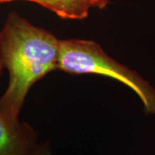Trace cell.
Masks as SVG:
<instances>
[{"mask_svg":"<svg viewBox=\"0 0 155 155\" xmlns=\"http://www.w3.org/2000/svg\"><path fill=\"white\" fill-rule=\"evenodd\" d=\"M61 39L32 24L16 11L9 13L0 31V54L9 84L0 97V111L11 123L19 115L35 84L58 69Z\"/></svg>","mask_w":155,"mask_h":155,"instance_id":"cell-1","label":"cell"},{"mask_svg":"<svg viewBox=\"0 0 155 155\" xmlns=\"http://www.w3.org/2000/svg\"><path fill=\"white\" fill-rule=\"evenodd\" d=\"M58 69L74 75L97 74L110 77L130 88L143 104L147 115H155V90L134 71L106 54L90 40H61Z\"/></svg>","mask_w":155,"mask_h":155,"instance_id":"cell-2","label":"cell"},{"mask_svg":"<svg viewBox=\"0 0 155 155\" xmlns=\"http://www.w3.org/2000/svg\"><path fill=\"white\" fill-rule=\"evenodd\" d=\"M38 138V133L28 123H11L0 111V155H29Z\"/></svg>","mask_w":155,"mask_h":155,"instance_id":"cell-3","label":"cell"},{"mask_svg":"<svg viewBox=\"0 0 155 155\" xmlns=\"http://www.w3.org/2000/svg\"><path fill=\"white\" fill-rule=\"evenodd\" d=\"M14 1L37 4L66 20H84L88 17L91 10H104L110 4V0H0V5Z\"/></svg>","mask_w":155,"mask_h":155,"instance_id":"cell-4","label":"cell"},{"mask_svg":"<svg viewBox=\"0 0 155 155\" xmlns=\"http://www.w3.org/2000/svg\"><path fill=\"white\" fill-rule=\"evenodd\" d=\"M29 155H53L51 146L48 140L38 143L35 147V148L32 150L31 153Z\"/></svg>","mask_w":155,"mask_h":155,"instance_id":"cell-5","label":"cell"},{"mask_svg":"<svg viewBox=\"0 0 155 155\" xmlns=\"http://www.w3.org/2000/svg\"><path fill=\"white\" fill-rule=\"evenodd\" d=\"M4 69H5V66H4L3 60H2V57H1V54H0V76L2 75V72H3Z\"/></svg>","mask_w":155,"mask_h":155,"instance_id":"cell-6","label":"cell"}]
</instances>
